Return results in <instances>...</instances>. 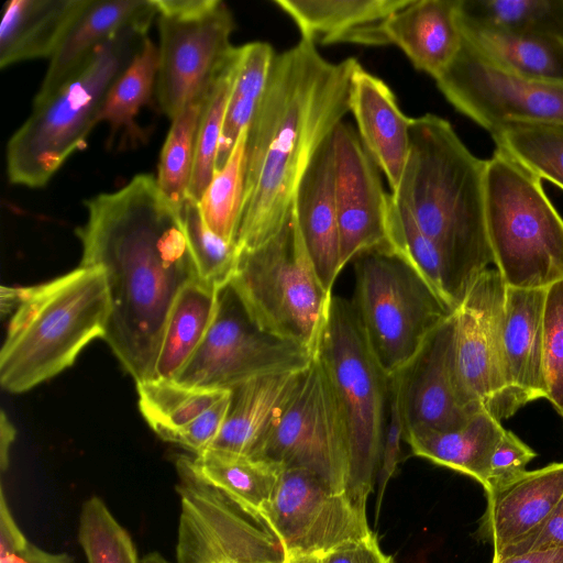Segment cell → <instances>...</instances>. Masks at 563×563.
<instances>
[{"mask_svg": "<svg viewBox=\"0 0 563 563\" xmlns=\"http://www.w3.org/2000/svg\"><path fill=\"white\" fill-rule=\"evenodd\" d=\"M150 26L129 29L102 45L49 100L33 107L8 142L7 172L12 184L44 187L85 146L109 89L148 36Z\"/></svg>", "mask_w": 563, "mask_h": 563, "instance_id": "obj_5", "label": "cell"}, {"mask_svg": "<svg viewBox=\"0 0 563 563\" xmlns=\"http://www.w3.org/2000/svg\"><path fill=\"white\" fill-rule=\"evenodd\" d=\"M78 541L88 563H141L131 536L97 496L81 506Z\"/></svg>", "mask_w": 563, "mask_h": 563, "instance_id": "obj_42", "label": "cell"}, {"mask_svg": "<svg viewBox=\"0 0 563 563\" xmlns=\"http://www.w3.org/2000/svg\"><path fill=\"white\" fill-rule=\"evenodd\" d=\"M86 0H11L0 25V66L52 58Z\"/></svg>", "mask_w": 563, "mask_h": 563, "instance_id": "obj_27", "label": "cell"}, {"mask_svg": "<svg viewBox=\"0 0 563 563\" xmlns=\"http://www.w3.org/2000/svg\"><path fill=\"white\" fill-rule=\"evenodd\" d=\"M492 563H563V548L532 551L492 559Z\"/></svg>", "mask_w": 563, "mask_h": 563, "instance_id": "obj_50", "label": "cell"}, {"mask_svg": "<svg viewBox=\"0 0 563 563\" xmlns=\"http://www.w3.org/2000/svg\"><path fill=\"white\" fill-rule=\"evenodd\" d=\"M284 563H322L320 555L303 554V553H289L286 554Z\"/></svg>", "mask_w": 563, "mask_h": 563, "instance_id": "obj_53", "label": "cell"}, {"mask_svg": "<svg viewBox=\"0 0 563 563\" xmlns=\"http://www.w3.org/2000/svg\"><path fill=\"white\" fill-rule=\"evenodd\" d=\"M158 69L157 46L147 36L131 63L109 89L98 123L106 121L110 128V140L121 135V143L132 145L144 140V132L137 125L141 108L151 102L156 87Z\"/></svg>", "mask_w": 563, "mask_h": 563, "instance_id": "obj_31", "label": "cell"}, {"mask_svg": "<svg viewBox=\"0 0 563 563\" xmlns=\"http://www.w3.org/2000/svg\"><path fill=\"white\" fill-rule=\"evenodd\" d=\"M454 341L453 311L427 338L412 360L390 377L402 418L404 440L426 432L456 429L475 415L459 394Z\"/></svg>", "mask_w": 563, "mask_h": 563, "instance_id": "obj_17", "label": "cell"}, {"mask_svg": "<svg viewBox=\"0 0 563 563\" xmlns=\"http://www.w3.org/2000/svg\"><path fill=\"white\" fill-rule=\"evenodd\" d=\"M217 292L200 279L179 291L164 327L155 377L175 379L189 362L212 321Z\"/></svg>", "mask_w": 563, "mask_h": 563, "instance_id": "obj_30", "label": "cell"}, {"mask_svg": "<svg viewBox=\"0 0 563 563\" xmlns=\"http://www.w3.org/2000/svg\"><path fill=\"white\" fill-rule=\"evenodd\" d=\"M33 563H75L67 553H49L40 548L36 549Z\"/></svg>", "mask_w": 563, "mask_h": 563, "instance_id": "obj_52", "label": "cell"}, {"mask_svg": "<svg viewBox=\"0 0 563 563\" xmlns=\"http://www.w3.org/2000/svg\"><path fill=\"white\" fill-rule=\"evenodd\" d=\"M547 292L548 289L507 287L503 330L504 419L527 404L545 398L543 314Z\"/></svg>", "mask_w": 563, "mask_h": 563, "instance_id": "obj_20", "label": "cell"}, {"mask_svg": "<svg viewBox=\"0 0 563 563\" xmlns=\"http://www.w3.org/2000/svg\"><path fill=\"white\" fill-rule=\"evenodd\" d=\"M305 369L256 377L230 389L224 422L209 449L257 457Z\"/></svg>", "mask_w": 563, "mask_h": 563, "instance_id": "obj_26", "label": "cell"}, {"mask_svg": "<svg viewBox=\"0 0 563 563\" xmlns=\"http://www.w3.org/2000/svg\"><path fill=\"white\" fill-rule=\"evenodd\" d=\"M207 93L208 91L189 101L172 119L159 156L157 185L164 197L178 211L189 192L196 137Z\"/></svg>", "mask_w": 563, "mask_h": 563, "instance_id": "obj_35", "label": "cell"}, {"mask_svg": "<svg viewBox=\"0 0 563 563\" xmlns=\"http://www.w3.org/2000/svg\"><path fill=\"white\" fill-rule=\"evenodd\" d=\"M15 434L16 430L14 426L2 410L0 418V466L2 473H4L9 466V452L15 439Z\"/></svg>", "mask_w": 563, "mask_h": 563, "instance_id": "obj_51", "label": "cell"}, {"mask_svg": "<svg viewBox=\"0 0 563 563\" xmlns=\"http://www.w3.org/2000/svg\"><path fill=\"white\" fill-rule=\"evenodd\" d=\"M357 64L353 57L329 62L303 38L276 54L247 128L240 251L264 243L286 221L310 162L350 112L351 76Z\"/></svg>", "mask_w": 563, "mask_h": 563, "instance_id": "obj_2", "label": "cell"}, {"mask_svg": "<svg viewBox=\"0 0 563 563\" xmlns=\"http://www.w3.org/2000/svg\"><path fill=\"white\" fill-rule=\"evenodd\" d=\"M141 563H169L162 554L152 552L144 555Z\"/></svg>", "mask_w": 563, "mask_h": 563, "instance_id": "obj_54", "label": "cell"}, {"mask_svg": "<svg viewBox=\"0 0 563 563\" xmlns=\"http://www.w3.org/2000/svg\"><path fill=\"white\" fill-rule=\"evenodd\" d=\"M231 390L192 421L177 428L155 432L164 441L180 445L198 455L208 450L224 422Z\"/></svg>", "mask_w": 563, "mask_h": 563, "instance_id": "obj_44", "label": "cell"}, {"mask_svg": "<svg viewBox=\"0 0 563 563\" xmlns=\"http://www.w3.org/2000/svg\"><path fill=\"white\" fill-rule=\"evenodd\" d=\"M486 159L451 123L432 113L411 119L409 156L390 195L437 246L453 310L493 264L485 220Z\"/></svg>", "mask_w": 563, "mask_h": 563, "instance_id": "obj_3", "label": "cell"}, {"mask_svg": "<svg viewBox=\"0 0 563 563\" xmlns=\"http://www.w3.org/2000/svg\"><path fill=\"white\" fill-rule=\"evenodd\" d=\"M238 47L210 86L203 103L197 137L195 164L188 196L199 201L214 176L227 103L232 85Z\"/></svg>", "mask_w": 563, "mask_h": 563, "instance_id": "obj_39", "label": "cell"}, {"mask_svg": "<svg viewBox=\"0 0 563 563\" xmlns=\"http://www.w3.org/2000/svg\"><path fill=\"white\" fill-rule=\"evenodd\" d=\"M37 547L18 527L0 488V563H33Z\"/></svg>", "mask_w": 563, "mask_h": 563, "instance_id": "obj_48", "label": "cell"}, {"mask_svg": "<svg viewBox=\"0 0 563 563\" xmlns=\"http://www.w3.org/2000/svg\"><path fill=\"white\" fill-rule=\"evenodd\" d=\"M247 128L241 133L229 157L218 168L199 206L208 228L222 239L236 243L244 201L245 148Z\"/></svg>", "mask_w": 563, "mask_h": 563, "instance_id": "obj_38", "label": "cell"}, {"mask_svg": "<svg viewBox=\"0 0 563 563\" xmlns=\"http://www.w3.org/2000/svg\"><path fill=\"white\" fill-rule=\"evenodd\" d=\"M410 0H274L297 25L301 38L316 44L386 45L383 24Z\"/></svg>", "mask_w": 563, "mask_h": 563, "instance_id": "obj_25", "label": "cell"}, {"mask_svg": "<svg viewBox=\"0 0 563 563\" xmlns=\"http://www.w3.org/2000/svg\"><path fill=\"white\" fill-rule=\"evenodd\" d=\"M156 15L154 0H86L49 59L33 107L49 100L102 45L129 29L151 25Z\"/></svg>", "mask_w": 563, "mask_h": 563, "instance_id": "obj_19", "label": "cell"}, {"mask_svg": "<svg viewBox=\"0 0 563 563\" xmlns=\"http://www.w3.org/2000/svg\"><path fill=\"white\" fill-rule=\"evenodd\" d=\"M350 112L362 144L395 191L409 156L412 118L401 111L388 85L360 63L351 76Z\"/></svg>", "mask_w": 563, "mask_h": 563, "instance_id": "obj_21", "label": "cell"}, {"mask_svg": "<svg viewBox=\"0 0 563 563\" xmlns=\"http://www.w3.org/2000/svg\"><path fill=\"white\" fill-rule=\"evenodd\" d=\"M80 265L100 266L111 311L103 340L135 383L155 378L164 327L179 291L199 279L179 211L139 174L85 202Z\"/></svg>", "mask_w": 563, "mask_h": 563, "instance_id": "obj_1", "label": "cell"}, {"mask_svg": "<svg viewBox=\"0 0 563 563\" xmlns=\"http://www.w3.org/2000/svg\"><path fill=\"white\" fill-rule=\"evenodd\" d=\"M261 514L285 554L322 555L346 542L371 537L366 509L346 492H336L312 473L285 468Z\"/></svg>", "mask_w": 563, "mask_h": 563, "instance_id": "obj_16", "label": "cell"}, {"mask_svg": "<svg viewBox=\"0 0 563 563\" xmlns=\"http://www.w3.org/2000/svg\"><path fill=\"white\" fill-rule=\"evenodd\" d=\"M159 43L155 93L169 119L208 91L233 56L235 23L221 0H154Z\"/></svg>", "mask_w": 563, "mask_h": 563, "instance_id": "obj_11", "label": "cell"}, {"mask_svg": "<svg viewBox=\"0 0 563 563\" xmlns=\"http://www.w3.org/2000/svg\"><path fill=\"white\" fill-rule=\"evenodd\" d=\"M207 482L261 512L272 499L284 468L263 457L208 449L191 457Z\"/></svg>", "mask_w": 563, "mask_h": 563, "instance_id": "obj_33", "label": "cell"}, {"mask_svg": "<svg viewBox=\"0 0 563 563\" xmlns=\"http://www.w3.org/2000/svg\"><path fill=\"white\" fill-rule=\"evenodd\" d=\"M470 24L563 40V0H461Z\"/></svg>", "mask_w": 563, "mask_h": 563, "instance_id": "obj_34", "label": "cell"}, {"mask_svg": "<svg viewBox=\"0 0 563 563\" xmlns=\"http://www.w3.org/2000/svg\"><path fill=\"white\" fill-rule=\"evenodd\" d=\"M506 290L496 268L472 284L454 310V363L460 397L473 413L504 420L506 384L503 330Z\"/></svg>", "mask_w": 563, "mask_h": 563, "instance_id": "obj_15", "label": "cell"}, {"mask_svg": "<svg viewBox=\"0 0 563 563\" xmlns=\"http://www.w3.org/2000/svg\"><path fill=\"white\" fill-rule=\"evenodd\" d=\"M485 220L493 264L508 288L563 282V218L542 180L498 148L486 159Z\"/></svg>", "mask_w": 563, "mask_h": 563, "instance_id": "obj_6", "label": "cell"}, {"mask_svg": "<svg viewBox=\"0 0 563 563\" xmlns=\"http://www.w3.org/2000/svg\"><path fill=\"white\" fill-rule=\"evenodd\" d=\"M490 135L496 148L563 190V124H510Z\"/></svg>", "mask_w": 563, "mask_h": 563, "instance_id": "obj_37", "label": "cell"}, {"mask_svg": "<svg viewBox=\"0 0 563 563\" xmlns=\"http://www.w3.org/2000/svg\"><path fill=\"white\" fill-rule=\"evenodd\" d=\"M354 266L353 305L376 360L391 377L453 310L391 250L364 252Z\"/></svg>", "mask_w": 563, "mask_h": 563, "instance_id": "obj_9", "label": "cell"}, {"mask_svg": "<svg viewBox=\"0 0 563 563\" xmlns=\"http://www.w3.org/2000/svg\"><path fill=\"white\" fill-rule=\"evenodd\" d=\"M111 311L106 274L82 266L48 282L20 287L0 352V384L12 394L32 389L71 366L103 339Z\"/></svg>", "mask_w": 563, "mask_h": 563, "instance_id": "obj_4", "label": "cell"}, {"mask_svg": "<svg viewBox=\"0 0 563 563\" xmlns=\"http://www.w3.org/2000/svg\"><path fill=\"white\" fill-rule=\"evenodd\" d=\"M332 384L347 433L346 493L366 509L378 473L390 400V377L380 367L353 301L332 296L317 350Z\"/></svg>", "mask_w": 563, "mask_h": 563, "instance_id": "obj_7", "label": "cell"}, {"mask_svg": "<svg viewBox=\"0 0 563 563\" xmlns=\"http://www.w3.org/2000/svg\"><path fill=\"white\" fill-rule=\"evenodd\" d=\"M486 497L477 537L494 555L534 530L563 497V462L527 471Z\"/></svg>", "mask_w": 563, "mask_h": 563, "instance_id": "obj_22", "label": "cell"}, {"mask_svg": "<svg viewBox=\"0 0 563 563\" xmlns=\"http://www.w3.org/2000/svg\"><path fill=\"white\" fill-rule=\"evenodd\" d=\"M179 216L201 282L219 289L234 275L240 250L236 243L217 235L206 224L199 201L187 197Z\"/></svg>", "mask_w": 563, "mask_h": 563, "instance_id": "obj_41", "label": "cell"}, {"mask_svg": "<svg viewBox=\"0 0 563 563\" xmlns=\"http://www.w3.org/2000/svg\"><path fill=\"white\" fill-rule=\"evenodd\" d=\"M312 356L262 330L230 282L218 289L208 331L175 380L194 388L230 390L256 377L302 371Z\"/></svg>", "mask_w": 563, "mask_h": 563, "instance_id": "obj_12", "label": "cell"}, {"mask_svg": "<svg viewBox=\"0 0 563 563\" xmlns=\"http://www.w3.org/2000/svg\"><path fill=\"white\" fill-rule=\"evenodd\" d=\"M555 548H563V497L534 530L494 554L493 559Z\"/></svg>", "mask_w": 563, "mask_h": 563, "instance_id": "obj_47", "label": "cell"}, {"mask_svg": "<svg viewBox=\"0 0 563 563\" xmlns=\"http://www.w3.org/2000/svg\"><path fill=\"white\" fill-rule=\"evenodd\" d=\"M257 457L284 470L308 471L332 489L346 492L350 475L346 428L330 378L317 355L273 423Z\"/></svg>", "mask_w": 563, "mask_h": 563, "instance_id": "obj_13", "label": "cell"}, {"mask_svg": "<svg viewBox=\"0 0 563 563\" xmlns=\"http://www.w3.org/2000/svg\"><path fill=\"white\" fill-rule=\"evenodd\" d=\"M506 429L487 410L456 429L411 435L412 454L472 477L485 485L490 456Z\"/></svg>", "mask_w": 563, "mask_h": 563, "instance_id": "obj_28", "label": "cell"}, {"mask_svg": "<svg viewBox=\"0 0 563 563\" xmlns=\"http://www.w3.org/2000/svg\"><path fill=\"white\" fill-rule=\"evenodd\" d=\"M453 108L489 134L510 124H563V82L518 76L483 56L464 37L435 79Z\"/></svg>", "mask_w": 563, "mask_h": 563, "instance_id": "obj_14", "label": "cell"}, {"mask_svg": "<svg viewBox=\"0 0 563 563\" xmlns=\"http://www.w3.org/2000/svg\"><path fill=\"white\" fill-rule=\"evenodd\" d=\"M231 284L262 330L314 354L333 295L319 279L292 208L276 234L240 251Z\"/></svg>", "mask_w": 563, "mask_h": 563, "instance_id": "obj_8", "label": "cell"}, {"mask_svg": "<svg viewBox=\"0 0 563 563\" xmlns=\"http://www.w3.org/2000/svg\"><path fill=\"white\" fill-rule=\"evenodd\" d=\"M340 269L360 254L389 249L387 210L389 194L379 168L362 144L357 131L341 122L332 134Z\"/></svg>", "mask_w": 563, "mask_h": 563, "instance_id": "obj_18", "label": "cell"}, {"mask_svg": "<svg viewBox=\"0 0 563 563\" xmlns=\"http://www.w3.org/2000/svg\"><path fill=\"white\" fill-rule=\"evenodd\" d=\"M545 399L563 418V282L548 288L543 314Z\"/></svg>", "mask_w": 563, "mask_h": 563, "instance_id": "obj_43", "label": "cell"}, {"mask_svg": "<svg viewBox=\"0 0 563 563\" xmlns=\"http://www.w3.org/2000/svg\"><path fill=\"white\" fill-rule=\"evenodd\" d=\"M404 439V423L398 398L390 387L388 420L385 429L380 463L377 473L378 490L376 498V517L378 516L384 492L396 472L400 461V441Z\"/></svg>", "mask_w": 563, "mask_h": 563, "instance_id": "obj_46", "label": "cell"}, {"mask_svg": "<svg viewBox=\"0 0 563 563\" xmlns=\"http://www.w3.org/2000/svg\"><path fill=\"white\" fill-rule=\"evenodd\" d=\"M322 563H396L383 552L377 536L346 542L320 555Z\"/></svg>", "mask_w": 563, "mask_h": 563, "instance_id": "obj_49", "label": "cell"}, {"mask_svg": "<svg viewBox=\"0 0 563 563\" xmlns=\"http://www.w3.org/2000/svg\"><path fill=\"white\" fill-rule=\"evenodd\" d=\"M275 56L273 46L267 42L255 41L238 46L217 169L224 164L241 133L249 128L265 93Z\"/></svg>", "mask_w": 563, "mask_h": 563, "instance_id": "obj_32", "label": "cell"}, {"mask_svg": "<svg viewBox=\"0 0 563 563\" xmlns=\"http://www.w3.org/2000/svg\"><path fill=\"white\" fill-rule=\"evenodd\" d=\"M460 9L461 0H410L384 22L386 42L399 47L416 69L435 79L462 46Z\"/></svg>", "mask_w": 563, "mask_h": 563, "instance_id": "obj_24", "label": "cell"}, {"mask_svg": "<svg viewBox=\"0 0 563 563\" xmlns=\"http://www.w3.org/2000/svg\"><path fill=\"white\" fill-rule=\"evenodd\" d=\"M537 453L512 431L505 430L489 460L486 483L489 494L518 478L527 472L528 464Z\"/></svg>", "mask_w": 563, "mask_h": 563, "instance_id": "obj_45", "label": "cell"}, {"mask_svg": "<svg viewBox=\"0 0 563 563\" xmlns=\"http://www.w3.org/2000/svg\"><path fill=\"white\" fill-rule=\"evenodd\" d=\"M292 209L319 279L332 291L341 272L332 135L323 142L302 175Z\"/></svg>", "mask_w": 563, "mask_h": 563, "instance_id": "obj_23", "label": "cell"}, {"mask_svg": "<svg viewBox=\"0 0 563 563\" xmlns=\"http://www.w3.org/2000/svg\"><path fill=\"white\" fill-rule=\"evenodd\" d=\"M136 390L140 411L154 432L192 421L230 391L194 388L157 377L136 383Z\"/></svg>", "mask_w": 563, "mask_h": 563, "instance_id": "obj_36", "label": "cell"}, {"mask_svg": "<svg viewBox=\"0 0 563 563\" xmlns=\"http://www.w3.org/2000/svg\"><path fill=\"white\" fill-rule=\"evenodd\" d=\"M387 238L389 249L409 263L452 309L445 268L437 246L420 230L409 212L395 201L390 192L387 210Z\"/></svg>", "mask_w": 563, "mask_h": 563, "instance_id": "obj_40", "label": "cell"}, {"mask_svg": "<svg viewBox=\"0 0 563 563\" xmlns=\"http://www.w3.org/2000/svg\"><path fill=\"white\" fill-rule=\"evenodd\" d=\"M461 26L463 37L501 69L527 78L563 82V40L477 26L462 19Z\"/></svg>", "mask_w": 563, "mask_h": 563, "instance_id": "obj_29", "label": "cell"}, {"mask_svg": "<svg viewBox=\"0 0 563 563\" xmlns=\"http://www.w3.org/2000/svg\"><path fill=\"white\" fill-rule=\"evenodd\" d=\"M180 516L177 563H284L285 551L264 516L203 479L191 457L176 461Z\"/></svg>", "mask_w": 563, "mask_h": 563, "instance_id": "obj_10", "label": "cell"}]
</instances>
